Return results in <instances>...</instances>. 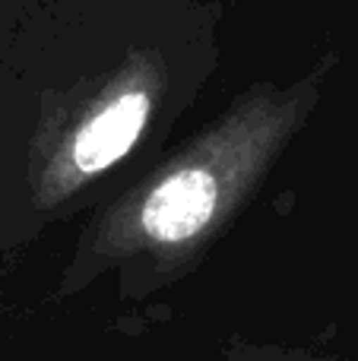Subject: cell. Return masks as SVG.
<instances>
[{
    "mask_svg": "<svg viewBox=\"0 0 358 361\" xmlns=\"http://www.w3.org/2000/svg\"><path fill=\"white\" fill-rule=\"evenodd\" d=\"M298 102H257L232 114L194 149L124 197L89 235L67 288H80L95 269L149 257L184 263L232 219L283 146Z\"/></svg>",
    "mask_w": 358,
    "mask_h": 361,
    "instance_id": "obj_1",
    "label": "cell"
},
{
    "mask_svg": "<svg viewBox=\"0 0 358 361\" xmlns=\"http://www.w3.org/2000/svg\"><path fill=\"white\" fill-rule=\"evenodd\" d=\"M149 92L137 86L118 92L95 114H89L80 130L61 146L54 162L44 169L42 187H38L44 203H57L67 193H73L82 180L101 175L114 162H121L143 133L146 121H149Z\"/></svg>",
    "mask_w": 358,
    "mask_h": 361,
    "instance_id": "obj_2",
    "label": "cell"
}]
</instances>
